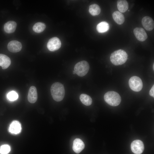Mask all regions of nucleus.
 Here are the masks:
<instances>
[{
    "instance_id": "18",
    "label": "nucleus",
    "mask_w": 154,
    "mask_h": 154,
    "mask_svg": "<svg viewBox=\"0 0 154 154\" xmlns=\"http://www.w3.org/2000/svg\"><path fill=\"white\" fill-rule=\"evenodd\" d=\"M108 23L106 21H102L98 24L96 27V29L99 33H103L107 31L109 29Z\"/></svg>"
},
{
    "instance_id": "5",
    "label": "nucleus",
    "mask_w": 154,
    "mask_h": 154,
    "mask_svg": "<svg viewBox=\"0 0 154 154\" xmlns=\"http://www.w3.org/2000/svg\"><path fill=\"white\" fill-rule=\"evenodd\" d=\"M130 88L133 91L139 92L142 88L143 84L141 79L139 77L134 76L131 77L129 81Z\"/></svg>"
},
{
    "instance_id": "19",
    "label": "nucleus",
    "mask_w": 154,
    "mask_h": 154,
    "mask_svg": "<svg viewBox=\"0 0 154 154\" xmlns=\"http://www.w3.org/2000/svg\"><path fill=\"white\" fill-rule=\"evenodd\" d=\"M89 11L92 15L95 16L98 15L100 13L101 9L97 4H94L89 6Z\"/></svg>"
},
{
    "instance_id": "23",
    "label": "nucleus",
    "mask_w": 154,
    "mask_h": 154,
    "mask_svg": "<svg viewBox=\"0 0 154 154\" xmlns=\"http://www.w3.org/2000/svg\"><path fill=\"white\" fill-rule=\"evenodd\" d=\"M11 148L8 145H2L0 148V153L1 154H7L10 151Z\"/></svg>"
},
{
    "instance_id": "2",
    "label": "nucleus",
    "mask_w": 154,
    "mask_h": 154,
    "mask_svg": "<svg viewBox=\"0 0 154 154\" xmlns=\"http://www.w3.org/2000/svg\"><path fill=\"white\" fill-rule=\"evenodd\" d=\"M128 55L124 50L119 49L112 53L110 56L111 62L115 65L123 64L126 61Z\"/></svg>"
},
{
    "instance_id": "20",
    "label": "nucleus",
    "mask_w": 154,
    "mask_h": 154,
    "mask_svg": "<svg viewBox=\"0 0 154 154\" xmlns=\"http://www.w3.org/2000/svg\"><path fill=\"white\" fill-rule=\"evenodd\" d=\"M80 98L81 102L86 106H89L92 104V99L90 96L86 94H81L80 96Z\"/></svg>"
},
{
    "instance_id": "14",
    "label": "nucleus",
    "mask_w": 154,
    "mask_h": 154,
    "mask_svg": "<svg viewBox=\"0 0 154 154\" xmlns=\"http://www.w3.org/2000/svg\"><path fill=\"white\" fill-rule=\"evenodd\" d=\"M17 26L16 22L13 21H9L5 24L4 29L7 33H11L14 32Z\"/></svg>"
},
{
    "instance_id": "8",
    "label": "nucleus",
    "mask_w": 154,
    "mask_h": 154,
    "mask_svg": "<svg viewBox=\"0 0 154 154\" xmlns=\"http://www.w3.org/2000/svg\"><path fill=\"white\" fill-rule=\"evenodd\" d=\"M22 48L21 43L17 40H13L10 41L7 45L8 50L12 52L16 53L20 51Z\"/></svg>"
},
{
    "instance_id": "13",
    "label": "nucleus",
    "mask_w": 154,
    "mask_h": 154,
    "mask_svg": "<svg viewBox=\"0 0 154 154\" xmlns=\"http://www.w3.org/2000/svg\"><path fill=\"white\" fill-rule=\"evenodd\" d=\"M21 129V125L17 121H14L10 124L9 131L11 133L16 134L19 133Z\"/></svg>"
},
{
    "instance_id": "6",
    "label": "nucleus",
    "mask_w": 154,
    "mask_h": 154,
    "mask_svg": "<svg viewBox=\"0 0 154 154\" xmlns=\"http://www.w3.org/2000/svg\"><path fill=\"white\" fill-rule=\"evenodd\" d=\"M131 148L132 151L135 154H141L144 150V145L141 141L135 140L131 143Z\"/></svg>"
},
{
    "instance_id": "12",
    "label": "nucleus",
    "mask_w": 154,
    "mask_h": 154,
    "mask_svg": "<svg viewBox=\"0 0 154 154\" xmlns=\"http://www.w3.org/2000/svg\"><path fill=\"white\" fill-rule=\"evenodd\" d=\"M85 145L83 142L80 139H75L73 142L72 149L76 153H79L84 148Z\"/></svg>"
},
{
    "instance_id": "26",
    "label": "nucleus",
    "mask_w": 154,
    "mask_h": 154,
    "mask_svg": "<svg viewBox=\"0 0 154 154\" xmlns=\"http://www.w3.org/2000/svg\"><path fill=\"white\" fill-rule=\"evenodd\" d=\"M154 63H153V70H154Z\"/></svg>"
},
{
    "instance_id": "11",
    "label": "nucleus",
    "mask_w": 154,
    "mask_h": 154,
    "mask_svg": "<svg viewBox=\"0 0 154 154\" xmlns=\"http://www.w3.org/2000/svg\"><path fill=\"white\" fill-rule=\"evenodd\" d=\"M38 95L37 89L35 87L31 86L29 88L27 96L29 102L31 103H34L37 101Z\"/></svg>"
},
{
    "instance_id": "16",
    "label": "nucleus",
    "mask_w": 154,
    "mask_h": 154,
    "mask_svg": "<svg viewBox=\"0 0 154 154\" xmlns=\"http://www.w3.org/2000/svg\"><path fill=\"white\" fill-rule=\"evenodd\" d=\"M112 16L114 20L117 24L121 25L124 22V17L120 12L118 11H115L113 13Z\"/></svg>"
},
{
    "instance_id": "27",
    "label": "nucleus",
    "mask_w": 154,
    "mask_h": 154,
    "mask_svg": "<svg viewBox=\"0 0 154 154\" xmlns=\"http://www.w3.org/2000/svg\"><path fill=\"white\" fill-rule=\"evenodd\" d=\"M128 11H129V10H128Z\"/></svg>"
},
{
    "instance_id": "21",
    "label": "nucleus",
    "mask_w": 154,
    "mask_h": 154,
    "mask_svg": "<svg viewBox=\"0 0 154 154\" xmlns=\"http://www.w3.org/2000/svg\"><path fill=\"white\" fill-rule=\"evenodd\" d=\"M46 25L42 22H37L33 25V31L37 33H40L43 32L46 28Z\"/></svg>"
},
{
    "instance_id": "9",
    "label": "nucleus",
    "mask_w": 154,
    "mask_h": 154,
    "mask_svg": "<svg viewBox=\"0 0 154 154\" xmlns=\"http://www.w3.org/2000/svg\"><path fill=\"white\" fill-rule=\"evenodd\" d=\"M133 33L137 39L140 41H144L147 38V35L142 28L136 27L133 30Z\"/></svg>"
},
{
    "instance_id": "10",
    "label": "nucleus",
    "mask_w": 154,
    "mask_h": 154,
    "mask_svg": "<svg viewBox=\"0 0 154 154\" xmlns=\"http://www.w3.org/2000/svg\"><path fill=\"white\" fill-rule=\"evenodd\" d=\"M141 23L144 28L148 31L152 30L154 27V22L151 18L145 16L142 19Z\"/></svg>"
},
{
    "instance_id": "24",
    "label": "nucleus",
    "mask_w": 154,
    "mask_h": 154,
    "mask_svg": "<svg viewBox=\"0 0 154 154\" xmlns=\"http://www.w3.org/2000/svg\"><path fill=\"white\" fill-rule=\"evenodd\" d=\"M149 94L150 96L152 97H154V85L152 86L151 89L150 90L149 92Z\"/></svg>"
},
{
    "instance_id": "4",
    "label": "nucleus",
    "mask_w": 154,
    "mask_h": 154,
    "mask_svg": "<svg viewBox=\"0 0 154 154\" xmlns=\"http://www.w3.org/2000/svg\"><path fill=\"white\" fill-rule=\"evenodd\" d=\"M88 63L86 61L83 60L76 63L74 67V71L78 76L82 77L85 75L89 69Z\"/></svg>"
},
{
    "instance_id": "15",
    "label": "nucleus",
    "mask_w": 154,
    "mask_h": 154,
    "mask_svg": "<svg viewBox=\"0 0 154 154\" xmlns=\"http://www.w3.org/2000/svg\"><path fill=\"white\" fill-rule=\"evenodd\" d=\"M10 59L5 55L0 54V66L3 69L7 68L10 65Z\"/></svg>"
},
{
    "instance_id": "3",
    "label": "nucleus",
    "mask_w": 154,
    "mask_h": 154,
    "mask_svg": "<svg viewBox=\"0 0 154 154\" xmlns=\"http://www.w3.org/2000/svg\"><path fill=\"white\" fill-rule=\"evenodd\" d=\"M105 101L110 106H118L121 101V97L117 92L110 91L107 92L104 96Z\"/></svg>"
},
{
    "instance_id": "25",
    "label": "nucleus",
    "mask_w": 154,
    "mask_h": 154,
    "mask_svg": "<svg viewBox=\"0 0 154 154\" xmlns=\"http://www.w3.org/2000/svg\"><path fill=\"white\" fill-rule=\"evenodd\" d=\"M76 74V73H75V71L74 70L73 71V74Z\"/></svg>"
},
{
    "instance_id": "1",
    "label": "nucleus",
    "mask_w": 154,
    "mask_h": 154,
    "mask_svg": "<svg viewBox=\"0 0 154 154\" xmlns=\"http://www.w3.org/2000/svg\"><path fill=\"white\" fill-rule=\"evenodd\" d=\"M50 92L53 99L56 102H60L64 98L65 91L63 85L59 82L53 83L51 86Z\"/></svg>"
},
{
    "instance_id": "17",
    "label": "nucleus",
    "mask_w": 154,
    "mask_h": 154,
    "mask_svg": "<svg viewBox=\"0 0 154 154\" xmlns=\"http://www.w3.org/2000/svg\"><path fill=\"white\" fill-rule=\"evenodd\" d=\"M117 7L120 12L124 13L128 10V4L126 0H118L117 2Z\"/></svg>"
},
{
    "instance_id": "22",
    "label": "nucleus",
    "mask_w": 154,
    "mask_h": 154,
    "mask_svg": "<svg viewBox=\"0 0 154 154\" xmlns=\"http://www.w3.org/2000/svg\"><path fill=\"white\" fill-rule=\"evenodd\" d=\"M7 97L8 99L11 101H13L17 100L18 98L17 93L15 91H11L7 94Z\"/></svg>"
},
{
    "instance_id": "7",
    "label": "nucleus",
    "mask_w": 154,
    "mask_h": 154,
    "mask_svg": "<svg viewBox=\"0 0 154 154\" xmlns=\"http://www.w3.org/2000/svg\"><path fill=\"white\" fill-rule=\"evenodd\" d=\"M61 44V42L59 38L57 37H53L48 40L47 47L50 51H54L60 48Z\"/></svg>"
}]
</instances>
